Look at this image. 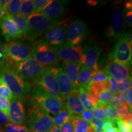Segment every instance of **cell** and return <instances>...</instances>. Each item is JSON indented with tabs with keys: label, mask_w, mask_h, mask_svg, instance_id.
I'll use <instances>...</instances> for the list:
<instances>
[{
	"label": "cell",
	"mask_w": 132,
	"mask_h": 132,
	"mask_svg": "<svg viewBox=\"0 0 132 132\" xmlns=\"http://www.w3.org/2000/svg\"><path fill=\"white\" fill-rule=\"evenodd\" d=\"M0 80L4 82L14 97L23 98L31 90V85L18 75L14 67L6 64L0 70Z\"/></svg>",
	"instance_id": "cell-1"
},
{
	"label": "cell",
	"mask_w": 132,
	"mask_h": 132,
	"mask_svg": "<svg viewBox=\"0 0 132 132\" xmlns=\"http://www.w3.org/2000/svg\"><path fill=\"white\" fill-rule=\"evenodd\" d=\"M30 56L45 67H53L59 62L55 48L41 39L33 43L31 48Z\"/></svg>",
	"instance_id": "cell-2"
},
{
	"label": "cell",
	"mask_w": 132,
	"mask_h": 132,
	"mask_svg": "<svg viewBox=\"0 0 132 132\" xmlns=\"http://www.w3.org/2000/svg\"><path fill=\"white\" fill-rule=\"evenodd\" d=\"M12 67L18 75L31 86L32 84L35 86L38 85L46 69L31 56L23 61L15 64Z\"/></svg>",
	"instance_id": "cell-3"
},
{
	"label": "cell",
	"mask_w": 132,
	"mask_h": 132,
	"mask_svg": "<svg viewBox=\"0 0 132 132\" xmlns=\"http://www.w3.org/2000/svg\"><path fill=\"white\" fill-rule=\"evenodd\" d=\"M131 33H122L110 53V62H117L129 67L132 57Z\"/></svg>",
	"instance_id": "cell-4"
},
{
	"label": "cell",
	"mask_w": 132,
	"mask_h": 132,
	"mask_svg": "<svg viewBox=\"0 0 132 132\" xmlns=\"http://www.w3.org/2000/svg\"><path fill=\"white\" fill-rule=\"evenodd\" d=\"M31 96L43 110L52 115L56 114L65 108L63 99L50 95L39 86L36 85L32 90L31 89Z\"/></svg>",
	"instance_id": "cell-5"
},
{
	"label": "cell",
	"mask_w": 132,
	"mask_h": 132,
	"mask_svg": "<svg viewBox=\"0 0 132 132\" xmlns=\"http://www.w3.org/2000/svg\"><path fill=\"white\" fill-rule=\"evenodd\" d=\"M28 125L32 132H48L53 126L52 117L36 103L29 110Z\"/></svg>",
	"instance_id": "cell-6"
},
{
	"label": "cell",
	"mask_w": 132,
	"mask_h": 132,
	"mask_svg": "<svg viewBox=\"0 0 132 132\" xmlns=\"http://www.w3.org/2000/svg\"><path fill=\"white\" fill-rule=\"evenodd\" d=\"M53 24L42 12H34L28 18V31L25 37L30 42H34Z\"/></svg>",
	"instance_id": "cell-7"
},
{
	"label": "cell",
	"mask_w": 132,
	"mask_h": 132,
	"mask_svg": "<svg viewBox=\"0 0 132 132\" xmlns=\"http://www.w3.org/2000/svg\"><path fill=\"white\" fill-rule=\"evenodd\" d=\"M4 48L6 62L12 66L30 56L31 48L26 43L12 41L5 44Z\"/></svg>",
	"instance_id": "cell-8"
},
{
	"label": "cell",
	"mask_w": 132,
	"mask_h": 132,
	"mask_svg": "<svg viewBox=\"0 0 132 132\" xmlns=\"http://www.w3.org/2000/svg\"><path fill=\"white\" fill-rule=\"evenodd\" d=\"M68 21L69 19H65L54 23L44 34V40L54 48L64 44Z\"/></svg>",
	"instance_id": "cell-9"
},
{
	"label": "cell",
	"mask_w": 132,
	"mask_h": 132,
	"mask_svg": "<svg viewBox=\"0 0 132 132\" xmlns=\"http://www.w3.org/2000/svg\"><path fill=\"white\" fill-rule=\"evenodd\" d=\"M87 33V28L85 23L82 20H75L67 25L65 43L71 46H80Z\"/></svg>",
	"instance_id": "cell-10"
},
{
	"label": "cell",
	"mask_w": 132,
	"mask_h": 132,
	"mask_svg": "<svg viewBox=\"0 0 132 132\" xmlns=\"http://www.w3.org/2000/svg\"><path fill=\"white\" fill-rule=\"evenodd\" d=\"M57 70L58 67L56 66L46 67L45 72L37 86H39L42 90L50 95L61 98L59 94L56 80Z\"/></svg>",
	"instance_id": "cell-11"
},
{
	"label": "cell",
	"mask_w": 132,
	"mask_h": 132,
	"mask_svg": "<svg viewBox=\"0 0 132 132\" xmlns=\"http://www.w3.org/2000/svg\"><path fill=\"white\" fill-rule=\"evenodd\" d=\"M59 60L64 63H80L82 49L81 46H71L64 43L62 45L55 48Z\"/></svg>",
	"instance_id": "cell-12"
},
{
	"label": "cell",
	"mask_w": 132,
	"mask_h": 132,
	"mask_svg": "<svg viewBox=\"0 0 132 132\" xmlns=\"http://www.w3.org/2000/svg\"><path fill=\"white\" fill-rule=\"evenodd\" d=\"M7 116L9 121L11 123L18 125L24 123L26 119V114L23 98L13 97L10 103Z\"/></svg>",
	"instance_id": "cell-13"
},
{
	"label": "cell",
	"mask_w": 132,
	"mask_h": 132,
	"mask_svg": "<svg viewBox=\"0 0 132 132\" xmlns=\"http://www.w3.org/2000/svg\"><path fill=\"white\" fill-rule=\"evenodd\" d=\"M101 52L102 48L99 46H87L82 50L80 63L90 70H98L97 62Z\"/></svg>",
	"instance_id": "cell-14"
},
{
	"label": "cell",
	"mask_w": 132,
	"mask_h": 132,
	"mask_svg": "<svg viewBox=\"0 0 132 132\" xmlns=\"http://www.w3.org/2000/svg\"><path fill=\"white\" fill-rule=\"evenodd\" d=\"M124 23V16L122 11L119 9H115L111 15V24L105 31L106 37L113 39L119 37L122 34Z\"/></svg>",
	"instance_id": "cell-15"
},
{
	"label": "cell",
	"mask_w": 132,
	"mask_h": 132,
	"mask_svg": "<svg viewBox=\"0 0 132 132\" xmlns=\"http://www.w3.org/2000/svg\"><path fill=\"white\" fill-rule=\"evenodd\" d=\"M65 2L62 1L51 0L40 12L53 23L58 22L65 11Z\"/></svg>",
	"instance_id": "cell-16"
},
{
	"label": "cell",
	"mask_w": 132,
	"mask_h": 132,
	"mask_svg": "<svg viewBox=\"0 0 132 132\" xmlns=\"http://www.w3.org/2000/svg\"><path fill=\"white\" fill-rule=\"evenodd\" d=\"M104 72L114 79L117 83L122 82L130 77L128 67L117 62H110Z\"/></svg>",
	"instance_id": "cell-17"
},
{
	"label": "cell",
	"mask_w": 132,
	"mask_h": 132,
	"mask_svg": "<svg viewBox=\"0 0 132 132\" xmlns=\"http://www.w3.org/2000/svg\"><path fill=\"white\" fill-rule=\"evenodd\" d=\"M0 29L5 40L9 42L11 40L20 39L16 26L11 16L6 15L0 21Z\"/></svg>",
	"instance_id": "cell-18"
},
{
	"label": "cell",
	"mask_w": 132,
	"mask_h": 132,
	"mask_svg": "<svg viewBox=\"0 0 132 132\" xmlns=\"http://www.w3.org/2000/svg\"><path fill=\"white\" fill-rule=\"evenodd\" d=\"M65 108L71 116V119L80 116L85 110L79 98L78 92L73 91L70 95L63 98Z\"/></svg>",
	"instance_id": "cell-19"
},
{
	"label": "cell",
	"mask_w": 132,
	"mask_h": 132,
	"mask_svg": "<svg viewBox=\"0 0 132 132\" xmlns=\"http://www.w3.org/2000/svg\"><path fill=\"white\" fill-rule=\"evenodd\" d=\"M56 80L59 95L62 99L73 92L72 83L62 67H58L56 74Z\"/></svg>",
	"instance_id": "cell-20"
},
{
	"label": "cell",
	"mask_w": 132,
	"mask_h": 132,
	"mask_svg": "<svg viewBox=\"0 0 132 132\" xmlns=\"http://www.w3.org/2000/svg\"><path fill=\"white\" fill-rule=\"evenodd\" d=\"M81 65V63H64L62 67L72 83L73 91H78L79 88L78 73Z\"/></svg>",
	"instance_id": "cell-21"
},
{
	"label": "cell",
	"mask_w": 132,
	"mask_h": 132,
	"mask_svg": "<svg viewBox=\"0 0 132 132\" xmlns=\"http://www.w3.org/2000/svg\"><path fill=\"white\" fill-rule=\"evenodd\" d=\"M93 70L86 68L83 65H81L78 70V81L79 87L86 90L91 81Z\"/></svg>",
	"instance_id": "cell-22"
},
{
	"label": "cell",
	"mask_w": 132,
	"mask_h": 132,
	"mask_svg": "<svg viewBox=\"0 0 132 132\" xmlns=\"http://www.w3.org/2000/svg\"><path fill=\"white\" fill-rule=\"evenodd\" d=\"M11 18L16 24L18 32L21 38L25 37L28 31V18L24 17L19 14L15 16H11Z\"/></svg>",
	"instance_id": "cell-23"
},
{
	"label": "cell",
	"mask_w": 132,
	"mask_h": 132,
	"mask_svg": "<svg viewBox=\"0 0 132 132\" xmlns=\"http://www.w3.org/2000/svg\"><path fill=\"white\" fill-rule=\"evenodd\" d=\"M71 119V116L66 108L61 110L56 114L54 115L53 118H52L53 124L54 126L61 127L64 123Z\"/></svg>",
	"instance_id": "cell-24"
},
{
	"label": "cell",
	"mask_w": 132,
	"mask_h": 132,
	"mask_svg": "<svg viewBox=\"0 0 132 132\" xmlns=\"http://www.w3.org/2000/svg\"><path fill=\"white\" fill-rule=\"evenodd\" d=\"M34 12V7L32 0H23L20 7L19 15L28 18Z\"/></svg>",
	"instance_id": "cell-25"
},
{
	"label": "cell",
	"mask_w": 132,
	"mask_h": 132,
	"mask_svg": "<svg viewBox=\"0 0 132 132\" xmlns=\"http://www.w3.org/2000/svg\"><path fill=\"white\" fill-rule=\"evenodd\" d=\"M113 95L108 89H103L98 95L97 106H105L107 105H110L113 100Z\"/></svg>",
	"instance_id": "cell-26"
},
{
	"label": "cell",
	"mask_w": 132,
	"mask_h": 132,
	"mask_svg": "<svg viewBox=\"0 0 132 132\" xmlns=\"http://www.w3.org/2000/svg\"><path fill=\"white\" fill-rule=\"evenodd\" d=\"M118 118L121 119L125 122H127L132 119L131 108L128 105H122L118 108Z\"/></svg>",
	"instance_id": "cell-27"
},
{
	"label": "cell",
	"mask_w": 132,
	"mask_h": 132,
	"mask_svg": "<svg viewBox=\"0 0 132 132\" xmlns=\"http://www.w3.org/2000/svg\"><path fill=\"white\" fill-rule=\"evenodd\" d=\"M78 92L79 98H80L81 103L84 108H86V110H90V111L93 110L94 107L93 105H92L91 103L89 102V100L88 96H87V94L86 93V92L81 87H79Z\"/></svg>",
	"instance_id": "cell-28"
},
{
	"label": "cell",
	"mask_w": 132,
	"mask_h": 132,
	"mask_svg": "<svg viewBox=\"0 0 132 132\" xmlns=\"http://www.w3.org/2000/svg\"><path fill=\"white\" fill-rule=\"evenodd\" d=\"M74 132H87L89 123L80 116L73 118Z\"/></svg>",
	"instance_id": "cell-29"
},
{
	"label": "cell",
	"mask_w": 132,
	"mask_h": 132,
	"mask_svg": "<svg viewBox=\"0 0 132 132\" xmlns=\"http://www.w3.org/2000/svg\"><path fill=\"white\" fill-rule=\"evenodd\" d=\"M22 3L21 0H12L10 1L6 9V14L10 16H15L19 14V9L21 4Z\"/></svg>",
	"instance_id": "cell-30"
},
{
	"label": "cell",
	"mask_w": 132,
	"mask_h": 132,
	"mask_svg": "<svg viewBox=\"0 0 132 132\" xmlns=\"http://www.w3.org/2000/svg\"><path fill=\"white\" fill-rule=\"evenodd\" d=\"M108 81V75L104 72V70H98L93 71L91 81L94 83H101Z\"/></svg>",
	"instance_id": "cell-31"
},
{
	"label": "cell",
	"mask_w": 132,
	"mask_h": 132,
	"mask_svg": "<svg viewBox=\"0 0 132 132\" xmlns=\"http://www.w3.org/2000/svg\"><path fill=\"white\" fill-rule=\"evenodd\" d=\"M5 132H28V128L21 125L7 123L4 125Z\"/></svg>",
	"instance_id": "cell-32"
},
{
	"label": "cell",
	"mask_w": 132,
	"mask_h": 132,
	"mask_svg": "<svg viewBox=\"0 0 132 132\" xmlns=\"http://www.w3.org/2000/svg\"><path fill=\"white\" fill-rule=\"evenodd\" d=\"M104 109L106 115V119L115 122L116 119L118 118V108L107 105L104 106Z\"/></svg>",
	"instance_id": "cell-33"
},
{
	"label": "cell",
	"mask_w": 132,
	"mask_h": 132,
	"mask_svg": "<svg viewBox=\"0 0 132 132\" xmlns=\"http://www.w3.org/2000/svg\"><path fill=\"white\" fill-rule=\"evenodd\" d=\"M115 122L118 125V129L119 132H132V126L127 122L118 118L116 119Z\"/></svg>",
	"instance_id": "cell-34"
},
{
	"label": "cell",
	"mask_w": 132,
	"mask_h": 132,
	"mask_svg": "<svg viewBox=\"0 0 132 132\" xmlns=\"http://www.w3.org/2000/svg\"><path fill=\"white\" fill-rule=\"evenodd\" d=\"M0 96L7 98L9 100H12L14 97L9 87L1 80H0Z\"/></svg>",
	"instance_id": "cell-35"
},
{
	"label": "cell",
	"mask_w": 132,
	"mask_h": 132,
	"mask_svg": "<svg viewBox=\"0 0 132 132\" xmlns=\"http://www.w3.org/2000/svg\"><path fill=\"white\" fill-rule=\"evenodd\" d=\"M92 114L95 118L97 119L101 120L102 121H105V120H106V115L105 113L104 106H97L94 107L93 109Z\"/></svg>",
	"instance_id": "cell-36"
},
{
	"label": "cell",
	"mask_w": 132,
	"mask_h": 132,
	"mask_svg": "<svg viewBox=\"0 0 132 132\" xmlns=\"http://www.w3.org/2000/svg\"><path fill=\"white\" fill-rule=\"evenodd\" d=\"M130 87H131V77H130L129 78L126 79L122 82L117 83V90H118V92L120 93H123V92H126Z\"/></svg>",
	"instance_id": "cell-37"
},
{
	"label": "cell",
	"mask_w": 132,
	"mask_h": 132,
	"mask_svg": "<svg viewBox=\"0 0 132 132\" xmlns=\"http://www.w3.org/2000/svg\"><path fill=\"white\" fill-rule=\"evenodd\" d=\"M49 0H34L33 1L34 12H40L49 3Z\"/></svg>",
	"instance_id": "cell-38"
},
{
	"label": "cell",
	"mask_w": 132,
	"mask_h": 132,
	"mask_svg": "<svg viewBox=\"0 0 132 132\" xmlns=\"http://www.w3.org/2000/svg\"><path fill=\"white\" fill-rule=\"evenodd\" d=\"M10 101L7 98L0 96V110L3 112L5 115L7 116L9 113Z\"/></svg>",
	"instance_id": "cell-39"
},
{
	"label": "cell",
	"mask_w": 132,
	"mask_h": 132,
	"mask_svg": "<svg viewBox=\"0 0 132 132\" xmlns=\"http://www.w3.org/2000/svg\"><path fill=\"white\" fill-rule=\"evenodd\" d=\"M90 126H91L95 130V132H102L103 130V121L101 120L94 118L89 123Z\"/></svg>",
	"instance_id": "cell-40"
},
{
	"label": "cell",
	"mask_w": 132,
	"mask_h": 132,
	"mask_svg": "<svg viewBox=\"0 0 132 132\" xmlns=\"http://www.w3.org/2000/svg\"><path fill=\"white\" fill-rule=\"evenodd\" d=\"M61 132H74V123L73 119H70L68 121L61 127Z\"/></svg>",
	"instance_id": "cell-41"
},
{
	"label": "cell",
	"mask_w": 132,
	"mask_h": 132,
	"mask_svg": "<svg viewBox=\"0 0 132 132\" xmlns=\"http://www.w3.org/2000/svg\"><path fill=\"white\" fill-rule=\"evenodd\" d=\"M108 81L110 82V87H109V92L112 95H115L116 94L117 90V82L113 78L110 76H108Z\"/></svg>",
	"instance_id": "cell-42"
},
{
	"label": "cell",
	"mask_w": 132,
	"mask_h": 132,
	"mask_svg": "<svg viewBox=\"0 0 132 132\" xmlns=\"http://www.w3.org/2000/svg\"><path fill=\"white\" fill-rule=\"evenodd\" d=\"M6 64V59L4 53V45L0 41V70Z\"/></svg>",
	"instance_id": "cell-43"
},
{
	"label": "cell",
	"mask_w": 132,
	"mask_h": 132,
	"mask_svg": "<svg viewBox=\"0 0 132 132\" xmlns=\"http://www.w3.org/2000/svg\"><path fill=\"white\" fill-rule=\"evenodd\" d=\"M81 118L83 119L85 121H86L87 123H89L94 119V116L92 114V111L90 110H85L81 113Z\"/></svg>",
	"instance_id": "cell-44"
},
{
	"label": "cell",
	"mask_w": 132,
	"mask_h": 132,
	"mask_svg": "<svg viewBox=\"0 0 132 132\" xmlns=\"http://www.w3.org/2000/svg\"><path fill=\"white\" fill-rule=\"evenodd\" d=\"M125 18V21L128 26L131 27L132 25V12L131 11H128L127 12L123 14Z\"/></svg>",
	"instance_id": "cell-45"
},
{
	"label": "cell",
	"mask_w": 132,
	"mask_h": 132,
	"mask_svg": "<svg viewBox=\"0 0 132 132\" xmlns=\"http://www.w3.org/2000/svg\"><path fill=\"white\" fill-rule=\"evenodd\" d=\"M9 122V119L6 115H5L3 112L0 110V125H5Z\"/></svg>",
	"instance_id": "cell-46"
},
{
	"label": "cell",
	"mask_w": 132,
	"mask_h": 132,
	"mask_svg": "<svg viewBox=\"0 0 132 132\" xmlns=\"http://www.w3.org/2000/svg\"><path fill=\"white\" fill-rule=\"evenodd\" d=\"M10 0H0V6L3 8L4 12L6 13V9L10 3Z\"/></svg>",
	"instance_id": "cell-47"
},
{
	"label": "cell",
	"mask_w": 132,
	"mask_h": 132,
	"mask_svg": "<svg viewBox=\"0 0 132 132\" xmlns=\"http://www.w3.org/2000/svg\"><path fill=\"white\" fill-rule=\"evenodd\" d=\"M131 93H132V90H131V87H130L129 89H128L126 91V94H127V101H128V103L129 105V106L131 108V103H132V100H131Z\"/></svg>",
	"instance_id": "cell-48"
},
{
	"label": "cell",
	"mask_w": 132,
	"mask_h": 132,
	"mask_svg": "<svg viewBox=\"0 0 132 132\" xmlns=\"http://www.w3.org/2000/svg\"><path fill=\"white\" fill-rule=\"evenodd\" d=\"M102 132H119L118 129V128L115 127H111L106 129L103 130Z\"/></svg>",
	"instance_id": "cell-49"
},
{
	"label": "cell",
	"mask_w": 132,
	"mask_h": 132,
	"mask_svg": "<svg viewBox=\"0 0 132 132\" xmlns=\"http://www.w3.org/2000/svg\"><path fill=\"white\" fill-rule=\"evenodd\" d=\"M48 132H61L60 128L56 126H53V127L49 130Z\"/></svg>",
	"instance_id": "cell-50"
},
{
	"label": "cell",
	"mask_w": 132,
	"mask_h": 132,
	"mask_svg": "<svg viewBox=\"0 0 132 132\" xmlns=\"http://www.w3.org/2000/svg\"><path fill=\"white\" fill-rule=\"evenodd\" d=\"M132 6H131V1H128L125 4V9H127L128 11H131Z\"/></svg>",
	"instance_id": "cell-51"
},
{
	"label": "cell",
	"mask_w": 132,
	"mask_h": 132,
	"mask_svg": "<svg viewBox=\"0 0 132 132\" xmlns=\"http://www.w3.org/2000/svg\"><path fill=\"white\" fill-rule=\"evenodd\" d=\"M5 14H6V12H4V11L3 9V8L0 6V21H1V19L5 16Z\"/></svg>",
	"instance_id": "cell-52"
},
{
	"label": "cell",
	"mask_w": 132,
	"mask_h": 132,
	"mask_svg": "<svg viewBox=\"0 0 132 132\" xmlns=\"http://www.w3.org/2000/svg\"><path fill=\"white\" fill-rule=\"evenodd\" d=\"M98 3V1H92V0H90V1H87V4H88L90 6H95Z\"/></svg>",
	"instance_id": "cell-53"
},
{
	"label": "cell",
	"mask_w": 132,
	"mask_h": 132,
	"mask_svg": "<svg viewBox=\"0 0 132 132\" xmlns=\"http://www.w3.org/2000/svg\"><path fill=\"white\" fill-rule=\"evenodd\" d=\"M87 132H95V130L91 126L89 125L88 128H87Z\"/></svg>",
	"instance_id": "cell-54"
},
{
	"label": "cell",
	"mask_w": 132,
	"mask_h": 132,
	"mask_svg": "<svg viewBox=\"0 0 132 132\" xmlns=\"http://www.w3.org/2000/svg\"><path fill=\"white\" fill-rule=\"evenodd\" d=\"M0 132H5V131H4V130H3L2 129V128H0Z\"/></svg>",
	"instance_id": "cell-55"
},
{
	"label": "cell",
	"mask_w": 132,
	"mask_h": 132,
	"mask_svg": "<svg viewBox=\"0 0 132 132\" xmlns=\"http://www.w3.org/2000/svg\"><path fill=\"white\" fill-rule=\"evenodd\" d=\"M28 132H32V131H29Z\"/></svg>",
	"instance_id": "cell-56"
}]
</instances>
